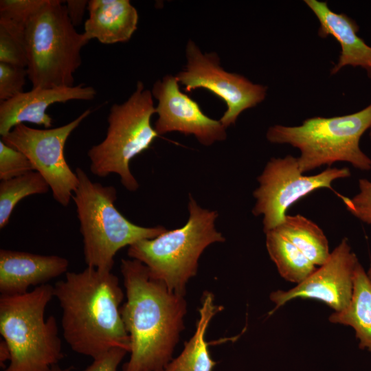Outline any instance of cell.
<instances>
[{
    "label": "cell",
    "mask_w": 371,
    "mask_h": 371,
    "mask_svg": "<svg viewBox=\"0 0 371 371\" xmlns=\"http://www.w3.org/2000/svg\"><path fill=\"white\" fill-rule=\"evenodd\" d=\"M366 273H367V276L371 282V264L368 269V271H366Z\"/></svg>",
    "instance_id": "cell-32"
},
{
    "label": "cell",
    "mask_w": 371,
    "mask_h": 371,
    "mask_svg": "<svg viewBox=\"0 0 371 371\" xmlns=\"http://www.w3.org/2000/svg\"><path fill=\"white\" fill-rule=\"evenodd\" d=\"M45 0H1L0 19L27 26Z\"/></svg>",
    "instance_id": "cell-26"
},
{
    "label": "cell",
    "mask_w": 371,
    "mask_h": 371,
    "mask_svg": "<svg viewBox=\"0 0 371 371\" xmlns=\"http://www.w3.org/2000/svg\"><path fill=\"white\" fill-rule=\"evenodd\" d=\"M151 93L158 101L154 128L159 135L172 131L193 135L205 146L226 139V128L221 121L207 116L196 101L183 93L175 76L157 80Z\"/></svg>",
    "instance_id": "cell-13"
},
{
    "label": "cell",
    "mask_w": 371,
    "mask_h": 371,
    "mask_svg": "<svg viewBox=\"0 0 371 371\" xmlns=\"http://www.w3.org/2000/svg\"><path fill=\"white\" fill-rule=\"evenodd\" d=\"M54 286L45 284L23 294L0 297V333L10 351L4 371H51L63 358L56 318L45 319Z\"/></svg>",
    "instance_id": "cell-3"
},
{
    "label": "cell",
    "mask_w": 371,
    "mask_h": 371,
    "mask_svg": "<svg viewBox=\"0 0 371 371\" xmlns=\"http://www.w3.org/2000/svg\"><path fill=\"white\" fill-rule=\"evenodd\" d=\"M370 128L371 104L351 114L308 118L298 126L276 124L269 128L266 137L271 143L297 148V162L304 174L339 161L368 171L371 159L362 151L359 142Z\"/></svg>",
    "instance_id": "cell-5"
},
{
    "label": "cell",
    "mask_w": 371,
    "mask_h": 371,
    "mask_svg": "<svg viewBox=\"0 0 371 371\" xmlns=\"http://www.w3.org/2000/svg\"><path fill=\"white\" fill-rule=\"evenodd\" d=\"M0 63L27 67L25 32L0 25Z\"/></svg>",
    "instance_id": "cell-23"
},
{
    "label": "cell",
    "mask_w": 371,
    "mask_h": 371,
    "mask_svg": "<svg viewBox=\"0 0 371 371\" xmlns=\"http://www.w3.org/2000/svg\"><path fill=\"white\" fill-rule=\"evenodd\" d=\"M222 309L223 306L214 304V296L211 292L203 293L196 330L185 344L181 354L172 359L165 371H213L217 363L210 356L205 336L211 319Z\"/></svg>",
    "instance_id": "cell-18"
},
{
    "label": "cell",
    "mask_w": 371,
    "mask_h": 371,
    "mask_svg": "<svg viewBox=\"0 0 371 371\" xmlns=\"http://www.w3.org/2000/svg\"><path fill=\"white\" fill-rule=\"evenodd\" d=\"M359 192L352 198L339 194L346 210L361 222L371 225V181L359 180Z\"/></svg>",
    "instance_id": "cell-27"
},
{
    "label": "cell",
    "mask_w": 371,
    "mask_h": 371,
    "mask_svg": "<svg viewBox=\"0 0 371 371\" xmlns=\"http://www.w3.org/2000/svg\"><path fill=\"white\" fill-rule=\"evenodd\" d=\"M127 352L124 348H113L93 359L92 363L83 371H117Z\"/></svg>",
    "instance_id": "cell-28"
},
{
    "label": "cell",
    "mask_w": 371,
    "mask_h": 371,
    "mask_svg": "<svg viewBox=\"0 0 371 371\" xmlns=\"http://www.w3.org/2000/svg\"><path fill=\"white\" fill-rule=\"evenodd\" d=\"M297 247L315 266L326 262L330 254L328 240L322 229L301 215H288L274 228Z\"/></svg>",
    "instance_id": "cell-20"
},
{
    "label": "cell",
    "mask_w": 371,
    "mask_h": 371,
    "mask_svg": "<svg viewBox=\"0 0 371 371\" xmlns=\"http://www.w3.org/2000/svg\"><path fill=\"white\" fill-rule=\"evenodd\" d=\"M83 34L103 44L129 41L137 27L138 13L129 0H89Z\"/></svg>",
    "instance_id": "cell-17"
},
{
    "label": "cell",
    "mask_w": 371,
    "mask_h": 371,
    "mask_svg": "<svg viewBox=\"0 0 371 371\" xmlns=\"http://www.w3.org/2000/svg\"><path fill=\"white\" fill-rule=\"evenodd\" d=\"M350 175L347 167H328L317 175H306L300 171L297 157H272L257 178L259 186L253 193L256 203L252 213L263 216L265 233L284 221L287 210L295 202L317 190L332 189L334 181Z\"/></svg>",
    "instance_id": "cell-9"
},
{
    "label": "cell",
    "mask_w": 371,
    "mask_h": 371,
    "mask_svg": "<svg viewBox=\"0 0 371 371\" xmlns=\"http://www.w3.org/2000/svg\"><path fill=\"white\" fill-rule=\"evenodd\" d=\"M188 210L189 218L183 227L141 240L130 245L127 252L170 291L184 296L188 282L196 275L203 251L212 243L225 241L215 228L217 212L202 208L190 194Z\"/></svg>",
    "instance_id": "cell-6"
},
{
    "label": "cell",
    "mask_w": 371,
    "mask_h": 371,
    "mask_svg": "<svg viewBox=\"0 0 371 371\" xmlns=\"http://www.w3.org/2000/svg\"><path fill=\"white\" fill-rule=\"evenodd\" d=\"M27 76L24 67L0 63V100H8L23 92Z\"/></svg>",
    "instance_id": "cell-25"
},
{
    "label": "cell",
    "mask_w": 371,
    "mask_h": 371,
    "mask_svg": "<svg viewBox=\"0 0 371 371\" xmlns=\"http://www.w3.org/2000/svg\"><path fill=\"white\" fill-rule=\"evenodd\" d=\"M91 112L87 109L71 122L56 128L37 129L20 124L1 136L4 143L29 159L48 183L55 201L64 207L69 204L78 185L76 173L65 159V143Z\"/></svg>",
    "instance_id": "cell-10"
},
{
    "label": "cell",
    "mask_w": 371,
    "mask_h": 371,
    "mask_svg": "<svg viewBox=\"0 0 371 371\" xmlns=\"http://www.w3.org/2000/svg\"><path fill=\"white\" fill-rule=\"evenodd\" d=\"M304 2L319 23L318 35L322 38L333 36L340 45L339 59L330 74H336L345 66L360 67L371 79V47L358 36L359 27L356 21L346 14L333 12L326 1Z\"/></svg>",
    "instance_id": "cell-16"
},
{
    "label": "cell",
    "mask_w": 371,
    "mask_h": 371,
    "mask_svg": "<svg viewBox=\"0 0 371 371\" xmlns=\"http://www.w3.org/2000/svg\"><path fill=\"white\" fill-rule=\"evenodd\" d=\"M75 172L78 185L72 199L76 206L87 267L111 271L120 249L141 240L154 238L167 230L163 226L145 227L131 223L115 206V187L93 182L81 168H77Z\"/></svg>",
    "instance_id": "cell-4"
},
{
    "label": "cell",
    "mask_w": 371,
    "mask_h": 371,
    "mask_svg": "<svg viewBox=\"0 0 371 371\" xmlns=\"http://www.w3.org/2000/svg\"><path fill=\"white\" fill-rule=\"evenodd\" d=\"M50 189L43 176L31 171L0 183V228H4L16 204L23 198L45 194Z\"/></svg>",
    "instance_id": "cell-22"
},
{
    "label": "cell",
    "mask_w": 371,
    "mask_h": 371,
    "mask_svg": "<svg viewBox=\"0 0 371 371\" xmlns=\"http://www.w3.org/2000/svg\"><path fill=\"white\" fill-rule=\"evenodd\" d=\"M153 98L151 91L138 81L125 102L112 105L105 138L87 153L93 175L105 177L116 174L127 190H137L139 183L130 170L129 164L148 149L159 136L150 123L151 117L156 113Z\"/></svg>",
    "instance_id": "cell-8"
},
{
    "label": "cell",
    "mask_w": 371,
    "mask_h": 371,
    "mask_svg": "<svg viewBox=\"0 0 371 371\" xmlns=\"http://www.w3.org/2000/svg\"><path fill=\"white\" fill-rule=\"evenodd\" d=\"M62 309L63 337L71 350L93 359L113 348L130 352L121 315L124 292L111 271L87 267L67 272L54 286Z\"/></svg>",
    "instance_id": "cell-2"
},
{
    "label": "cell",
    "mask_w": 371,
    "mask_h": 371,
    "mask_svg": "<svg viewBox=\"0 0 371 371\" xmlns=\"http://www.w3.org/2000/svg\"><path fill=\"white\" fill-rule=\"evenodd\" d=\"M72 369V367L61 368L58 364H56L52 367L51 371H71Z\"/></svg>",
    "instance_id": "cell-31"
},
{
    "label": "cell",
    "mask_w": 371,
    "mask_h": 371,
    "mask_svg": "<svg viewBox=\"0 0 371 371\" xmlns=\"http://www.w3.org/2000/svg\"><path fill=\"white\" fill-rule=\"evenodd\" d=\"M369 136H370V138L371 139V128H370Z\"/></svg>",
    "instance_id": "cell-33"
},
{
    "label": "cell",
    "mask_w": 371,
    "mask_h": 371,
    "mask_svg": "<svg viewBox=\"0 0 371 371\" xmlns=\"http://www.w3.org/2000/svg\"><path fill=\"white\" fill-rule=\"evenodd\" d=\"M187 63L175 76L187 92L205 89L221 98L227 110L219 120L227 128L235 124L240 114L254 108L266 98L267 87L254 84L245 76L225 71L216 52H201L189 40L186 47Z\"/></svg>",
    "instance_id": "cell-11"
},
{
    "label": "cell",
    "mask_w": 371,
    "mask_h": 371,
    "mask_svg": "<svg viewBox=\"0 0 371 371\" xmlns=\"http://www.w3.org/2000/svg\"><path fill=\"white\" fill-rule=\"evenodd\" d=\"M126 301L121 315L130 339L122 371H165L184 329L185 296L170 291L142 262L122 259Z\"/></svg>",
    "instance_id": "cell-1"
},
{
    "label": "cell",
    "mask_w": 371,
    "mask_h": 371,
    "mask_svg": "<svg viewBox=\"0 0 371 371\" xmlns=\"http://www.w3.org/2000/svg\"><path fill=\"white\" fill-rule=\"evenodd\" d=\"M63 2L45 0L27 24L26 68L32 88L74 86L81 50L89 41L76 31Z\"/></svg>",
    "instance_id": "cell-7"
},
{
    "label": "cell",
    "mask_w": 371,
    "mask_h": 371,
    "mask_svg": "<svg viewBox=\"0 0 371 371\" xmlns=\"http://www.w3.org/2000/svg\"><path fill=\"white\" fill-rule=\"evenodd\" d=\"M65 6L68 16L74 26L79 25L82 21L85 10L88 8L89 1L67 0Z\"/></svg>",
    "instance_id": "cell-29"
},
{
    "label": "cell",
    "mask_w": 371,
    "mask_h": 371,
    "mask_svg": "<svg viewBox=\"0 0 371 371\" xmlns=\"http://www.w3.org/2000/svg\"><path fill=\"white\" fill-rule=\"evenodd\" d=\"M359 262L348 238H344L330 251L326 262L303 282L289 290L271 293L269 298L275 307L269 314L296 298L313 299L335 311L343 310L351 300L355 271Z\"/></svg>",
    "instance_id": "cell-12"
},
{
    "label": "cell",
    "mask_w": 371,
    "mask_h": 371,
    "mask_svg": "<svg viewBox=\"0 0 371 371\" xmlns=\"http://www.w3.org/2000/svg\"><path fill=\"white\" fill-rule=\"evenodd\" d=\"M69 261L56 255H40L27 251L0 250V292L12 295L27 292L66 273Z\"/></svg>",
    "instance_id": "cell-15"
},
{
    "label": "cell",
    "mask_w": 371,
    "mask_h": 371,
    "mask_svg": "<svg viewBox=\"0 0 371 371\" xmlns=\"http://www.w3.org/2000/svg\"><path fill=\"white\" fill-rule=\"evenodd\" d=\"M265 234L269 256L285 280L300 284L316 269V266L297 247L275 229Z\"/></svg>",
    "instance_id": "cell-21"
},
{
    "label": "cell",
    "mask_w": 371,
    "mask_h": 371,
    "mask_svg": "<svg viewBox=\"0 0 371 371\" xmlns=\"http://www.w3.org/2000/svg\"><path fill=\"white\" fill-rule=\"evenodd\" d=\"M10 349L5 343V341L3 339L1 341L0 343V363L2 366V363H4L6 361L10 360Z\"/></svg>",
    "instance_id": "cell-30"
},
{
    "label": "cell",
    "mask_w": 371,
    "mask_h": 371,
    "mask_svg": "<svg viewBox=\"0 0 371 371\" xmlns=\"http://www.w3.org/2000/svg\"><path fill=\"white\" fill-rule=\"evenodd\" d=\"M96 95L95 89L83 84L72 87L32 88L0 103V135L8 134L14 126L25 122L52 126L53 120L47 113L54 103L69 100H91Z\"/></svg>",
    "instance_id": "cell-14"
},
{
    "label": "cell",
    "mask_w": 371,
    "mask_h": 371,
    "mask_svg": "<svg viewBox=\"0 0 371 371\" xmlns=\"http://www.w3.org/2000/svg\"><path fill=\"white\" fill-rule=\"evenodd\" d=\"M35 171L29 159L21 151L0 141V179L7 180Z\"/></svg>",
    "instance_id": "cell-24"
},
{
    "label": "cell",
    "mask_w": 371,
    "mask_h": 371,
    "mask_svg": "<svg viewBox=\"0 0 371 371\" xmlns=\"http://www.w3.org/2000/svg\"><path fill=\"white\" fill-rule=\"evenodd\" d=\"M328 321L352 327L359 340V348L371 352V282L360 262L355 271L353 291L348 305L330 315Z\"/></svg>",
    "instance_id": "cell-19"
}]
</instances>
